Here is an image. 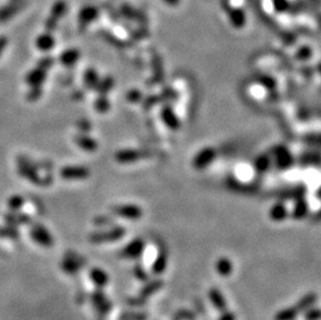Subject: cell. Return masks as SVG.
<instances>
[{
    "mask_svg": "<svg viewBox=\"0 0 321 320\" xmlns=\"http://www.w3.org/2000/svg\"><path fill=\"white\" fill-rule=\"evenodd\" d=\"M125 233H126V230L123 227H113L111 229L93 233L90 236V240L92 242V244H95V245L112 244L123 238L125 236Z\"/></svg>",
    "mask_w": 321,
    "mask_h": 320,
    "instance_id": "obj_1",
    "label": "cell"
},
{
    "mask_svg": "<svg viewBox=\"0 0 321 320\" xmlns=\"http://www.w3.org/2000/svg\"><path fill=\"white\" fill-rule=\"evenodd\" d=\"M67 11H68V4L66 0H57V2L53 4L50 10V14L45 21L46 31L50 33L55 31L58 28L60 20L66 15Z\"/></svg>",
    "mask_w": 321,
    "mask_h": 320,
    "instance_id": "obj_2",
    "label": "cell"
},
{
    "mask_svg": "<svg viewBox=\"0 0 321 320\" xmlns=\"http://www.w3.org/2000/svg\"><path fill=\"white\" fill-rule=\"evenodd\" d=\"M85 260L83 257L74 252H69L61 262V270L68 276H74L83 270Z\"/></svg>",
    "mask_w": 321,
    "mask_h": 320,
    "instance_id": "obj_3",
    "label": "cell"
},
{
    "mask_svg": "<svg viewBox=\"0 0 321 320\" xmlns=\"http://www.w3.org/2000/svg\"><path fill=\"white\" fill-rule=\"evenodd\" d=\"M31 238L33 242L43 248H51L55 245V238H53L51 232L44 227L43 225L37 224L33 226V228L30 231Z\"/></svg>",
    "mask_w": 321,
    "mask_h": 320,
    "instance_id": "obj_4",
    "label": "cell"
},
{
    "mask_svg": "<svg viewBox=\"0 0 321 320\" xmlns=\"http://www.w3.org/2000/svg\"><path fill=\"white\" fill-rule=\"evenodd\" d=\"M91 302L94 309L100 315H107L112 311L113 304L109 297L102 291V289H97L92 293Z\"/></svg>",
    "mask_w": 321,
    "mask_h": 320,
    "instance_id": "obj_5",
    "label": "cell"
},
{
    "mask_svg": "<svg viewBox=\"0 0 321 320\" xmlns=\"http://www.w3.org/2000/svg\"><path fill=\"white\" fill-rule=\"evenodd\" d=\"M62 179L72 180H86L90 177V170L84 166H67L61 170Z\"/></svg>",
    "mask_w": 321,
    "mask_h": 320,
    "instance_id": "obj_6",
    "label": "cell"
},
{
    "mask_svg": "<svg viewBox=\"0 0 321 320\" xmlns=\"http://www.w3.org/2000/svg\"><path fill=\"white\" fill-rule=\"evenodd\" d=\"M18 172L20 176L30 182L39 184L40 183V176L37 171V168L29 162L28 159H20L18 164Z\"/></svg>",
    "mask_w": 321,
    "mask_h": 320,
    "instance_id": "obj_7",
    "label": "cell"
},
{
    "mask_svg": "<svg viewBox=\"0 0 321 320\" xmlns=\"http://www.w3.org/2000/svg\"><path fill=\"white\" fill-rule=\"evenodd\" d=\"M115 212H116V215H118L119 217L126 219V220H130V221L140 220L142 215H143L142 208L135 205V204L119 205L115 208Z\"/></svg>",
    "mask_w": 321,
    "mask_h": 320,
    "instance_id": "obj_8",
    "label": "cell"
},
{
    "mask_svg": "<svg viewBox=\"0 0 321 320\" xmlns=\"http://www.w3.org/2000/svg\"><path fill=\"white\" fill-rule=\"evenodd\" d=\"M47 78V70L37 66L25 76V83L30 88H43Z\"/></svg>",
    "mask_w": 321,
    "mask_h": 320,
    "instance_id": "obj_9",
    "label": "cell"
},
{
    "mask_svg": "<svg viewBox=\"0 0 321 320\" xmlns=\"http://www.w3.org/2000/svg\"><path fill=\"white\" fill-rule=\"evenodd\" d=\"M28 3V0H18V2H10L9 5H6L0 8V23H5L10 21L14 16H16Z\"/></svg>",
    "mask_w": 321,
    "mask_h": 320,
    "instance_id": "obj_10",
    "label": "cell"
},
{
    "mask_svg": "<svg viewBox=\"0 0 321 320\" xmlns=\"http://www.w3.org/2000/svg\"><path fill=\"white\" fill-rule=\"evenodd\" d=\"M89 277L97 289H103L110 283V275L99 266H94L89 273Z\"/></svg>",
    "mask_w": 321,
    "mask_h": 320,
    "instance_id": "obj_11",
    "label": "cell"
},
{
    "mask_svg": "<svg viewBox=\"0 0 321 320\" xmlns=\"http://www.w3.org/2000/svg\"><path fill=\"white\" fill-rule=\"evenodd\" d=\"M99 16V11L93 6H86L79 11L78 22L80 28H87L91 23H93Z\"/></svg>",
    "mask_w": 321,
    "mask_h": 320,
    "instance_id": "obj_12",
    "label": "cell"
},
{
    "mask_svg": "<svg viewBox=\"0 0 321 320\" xmlns=\"http://www.w3.org/2000/svg\"><path fill=\"white\" fill-rule=\"evenodd\" d=\"M145 245L141 239H136L128 244L122 251V256L127 259H136L139 258L144 253Z\"/></svg>",
    "mask_w": 321,
    "mask_h": 320,
    "instance_id": "obj_13",
    "label": "cell"
},
{
    "mask_svg": "<svg viewBox=\"0 0 321 320\" xmlns=\"http://www.w3.org/2000/svg\"><path fill=\"white\" fill-rule=\"evenodd\" d=\"M56 46V39L50 32H45L39 35L36 39V47L43 52H48Z\"/></svg>",
    "mask_w": 321,
    "mask_h": 320,
    "instance_id": "obj_14",
    "label": "cell"
},
{
    "mask_svg": "<svg viewBox=\"0 0 321 320\" xmlns=\"http://www.w3.org/2000/svg\"><path fill=\"white\" fill-rule=\"evenodd\" d=\"M80 59V52L76 48H69L64 50L60 56V62L65 67H73L75 66Z\"/></svg>",
    "mask_w": 321,
    "mask_h": 320,
    "instance_id": "obj_15",
    "label": "cell"
},
{
    "mask_svg": "<svg viewBox=\"0 0 321 320\" xmlns=\"http://www.w3.org/2000/svg\"><path fill=\"white\" fill-rule=\"evenodd\" d=\"M75 144L80 149H83L84 151L89 152V153L95 152L98 149L97 141L91 138L90 136L85 135V133H82V135H79L75 138Z\"/></svg>",
    "mask_w": 321,
    "mask_h": 320,
    "instance_id": "obj_16",
    "label": "cell"
},
{
    "mask_svg": "<svg viewBox=\"0 0 321 320\" xmlns=\"http://www.w3.org/2000/svg\"><path fill=\"white\" fill-rule=\"evenodd\" d=\"M140 153L137 150H132V149H124V150H120L116 153L115 157L116 160L120 164H132L137 162L140 158Z\"/></svg>",
    "mask_w": 321,
    "mask_h": 320,
    "instance_id": "obj_17",
    "label": "cell"
},
{
    "mask_svg": "<svg viewBox=\"0 0 321 320\" xmlns=\"http://www.w3.org/2000/svg\"><path fill=\"white\" fill-rule=\"evenodd\" d=\"M100 82V76L94 68H89L84 74L85 86L90 90H96Z\"/></svg>",
    "mask_w": 321,
    "mask_h": 320,
    "instance_id": "obj_18",
    "label": "cell"
},
{
    "mask_svg": "<svg viewBox=\"0 0 321 320\" xmlns=\"http://www.w3.org/2000/svg\"><path fill=\"white\" fill-rule=\"evenodd\" d=\"M94 109L99 114H106L111 110V101L107 98V95H99L95 102H94Z\"/></svg>",
    "mask_w": 321,
    "mask_h": 320,
    "instance_id": "obj_19",
    "label": "cell"
},
{
    "mask_svg": "<svg viewBox=\"0 0 321 320\" xmlns=\"http://www.w3.org/2000/svg\"><path fill=\"white\" fill-rule=\"evenodd\" d=\"M114 87H115V79L112 76H106L100 79L96 91L99 93V95H107L114 89Z\"/></svg>",
    "mask_w": 321,
    "mask_h": 320,
    "instance_id": "obj_20",
    "label": "cell"
},
{
    "mask_svg": "<svg viewBox=\"0 0 321 320\" xmlns=\"http://www.w3.org/2000/svg\"><path fill=\"white\" fill-rule=\"evenodd\" d=\"M24 203H25V200H24V198H23L22 196H20V195H14V196H12V197L9 199V201H8V206H9V208H10L11 211L17 212V211H19V210L23 207Z\"/></svg>",
    "mask_w": 321,
    "mask_h": 320,
    "instance_id": "obj_21",
    "label": "cell"
},
{
    "mask_svg": "<svg viewBox=\"0 0 321 320\" xmlns=\"http://www.w3.org/2000/svg\"><path fill=\"white\" fill-rule=\"evenodd\" d=\"M43 95V88H30L28 93V100L31 102H35L39 100Z\"/></svg>",
    "mask_w": 321,
    "mask_h": 320,
    "instance_id": "obj_22",
    "label": "cell"
},
{
    "mask_svg": "<svg viewBox=\"0 0 321 320\" xmlns=\"http://www.w3.org/2000/svg\"><path fill=\"white\" fill-rule=\"evenodd\" d=\"M166 269V257L160 256L155 261L154 264V272L155 273H162Z\"/></svg>",
    "mask_w": 321,
    "mask_h": 320,
    "instance_id": "obj_23",
    "label": "cell"
},
{
    "mask_svg": "<svg viewBox=\"0 0 321 320\" xmlns=\"http://www.w3.org/2000/svg\"><path fill=\"white\" fill-rule=\"evenodd\" d=\"M53 63H55V61H53V59L51 57H45L42 60H40V62L38 63V66L48 71V69H50L52 67Z\"/></svg>",
    "mask_w": 321,
    "mask_h": 320,
    "instance_id": "obj_24",
    "label": "cell"
},
{
    "mask_svg": "<svg viewBox=\"0 0 321 320\" xmlns=\"http://www.w3.org/2000/svg\"><path fill=\"white\" fill-rule=\"evenodd\" d=\"M211 298H212V300H213V303H216V305H217L219 308H222V306L225 307V304H224V302L221 301V297H220V295L218 293V291H212Z\"/></svg>",
    "mask_w": 321,
    "mask_h": 320,
    "instance_id": "obj_25",
    "label": "cell"
},
{
    "mask_svg": "<svg viewBox=\"0 0 321 320\" xmlns=\"http://www.w3.org/2000/svg\"><path fill=\"white\" fill-rule=\"evenodd\" d=\"M141 92H138V91H130L129 93H128V95H127V98H128V100L131 102H136V101H138L140 98H141V94H140Z\"/></svg>",
    "mask_w": 321,
    "mask_h": 320,
    "instance_id": "obj_26",
    "label": "cell"
},
{
    "mask_svg": "<svg viewBox=\"0 0 321 320\" xmlns=\"http://www.w3.org/2000/svg\"><path fill=\"white\" fill-rule=\"evenodd\" d=\"M220 271H221V273H223V274H228L229 272H230V270H231V268H230V264H229V262L228 261H226V260H223L221 263H220Z\"/></svg>",
    "mask_w": 321,
    "mask_h": 320,
    "instance_id": "obj_27",
    "label": "cell"
},
{
    "mask_svg": "<svg viewBox=\"0 0 321 320\" xmlns=\"http://www.w3.org/2000/svg\"><path fill=\"white\" fill-rule=\"evenodd\" d=\"M8 44H9V40L7 37H5V36L0 37V57H2L5 49L8 47Z\"/></svg>",
    "mask_w": 321,
    "mask_h": 320,
    "instance_id": "obj_28",
    "label": "cell"
},
{
    "mask_svg": "<svg viewBox=\"0 0 321 320\" xmlns=\"http://www.w3.org/2000/svg\"><path fill=\"white\" fill-rule=\"evenodd\" d=\"M10 2H18V0H10Z\"/></svg>",
    "mask_w": 321,
    "mask_h": 320,
    "instance_id": "obj_29",
    "label": "cell"
}]
</instances>
